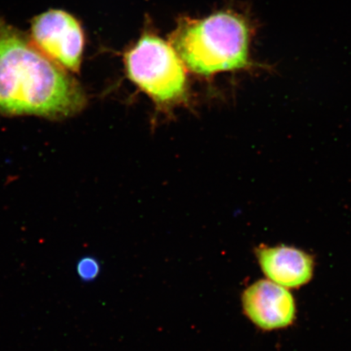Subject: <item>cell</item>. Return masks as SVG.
Here are the masks:
<instances>
[{
  "label": "cell",
  "mask_w": 351,
  "mask_h": 351,
  "mask_svg": "<svg viewBox=\"0 0 351 351\" xmlns=\"http://www.w3.org/2000/svg\"><path fill=\"white\" fill-rule=\"evenodd\" d=\"M86 104L84 90L66 69L0 19V112L60 119Z\"/></svg>",
  "instance_id": "1"
},
{
  "label": "cell",
  "mask_w": 351,
  "mask_h": 351,
  "mask_svg": "<svg viewBox=\"0 0 351 351\" xmlns=\"http://www.w3.org/2000/svg\"><path fill=\"white\" fill-rule=\"evenodd\" d=\"M251 38L243 16L219 12L204 19L182 20L171 36V45L192 73L213 77L253 67Z\"/></svg>",
  "instance_id": "2"
},
{
  "label": "cell",
  "mask_w": 351,
  "mask_h": 351,
  "mask_svg": "<svg viewBox=\"0 0 351 351\" xmlns=\"http://www.w3.org/2000/svg\"><path fill=\"white\" fill-rule=\"evenodd\" d=\"M127 76L156 106L168 110L187 102L186 66L171 44L146 34L124 57Z\"/></svg>",
  "instance_id": "3"
},
{
  "label": "cell",
  "mask_w": 351,
  "mask_h": 351,
  "mask_svg": "<svg viewBox=\"0 0 351 351\" xmlns=\"http://www.w3.org/2000/svg\"><path fill=\"white\" fill-rule=\"evenodd\" d=\"M32 41L38 49L69 71L80 69L85 47L84 32L76 17L51 10L34 17Z\"/></svg>",
  "instance_id": "4"
},
{
  "label": "cell",
  "mask_w": 351,
  "mask_h": 351,
  "mask_svg": "<svg viewBox=\"0 0 351 351\" xmlns=\"http://www.w3.org/2000/svg\"><path fill=\"white\" fill-rule=\"evenodd\" d=\"M243 305L248 318L265 330L287 327L295 317L291 293L271 280H258L245 289Z\"/></svg>",
  "instance_id": "5"
},
{
  "label": "cell",
  "mask_w": 351,
  "mask_h": 351,
  "mask_svg": "<svg viewBox=\"0 0 351 351\" xmlns=\"http://www.w3.org/2000/svg\"><path fill=\"white\" fill-rule=\"evenodd\" d=\"M258 258L267 278L285 288L302 287L313 276V258L300 250L288 247L261 248Z\"/></svg>",
  "instance_id": "6"
},
{
  "label": "cell",
  "mask_w": 351,
  "mask_h": 351,
  "mask_svg": "<svg viewBox=\"0 0 351 351\" xmlns=\"http://www.w3.org/2000/svg\"><path fill=\"white\" fill-rule=\"evenodd\" d=\"M76 269L79 278L83 282H90L97 278L100 267L95 258L84 257L78 261Z\"/></svg>",
  "instance_id": "7"
}]
</instances>
